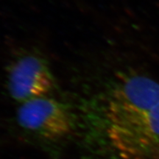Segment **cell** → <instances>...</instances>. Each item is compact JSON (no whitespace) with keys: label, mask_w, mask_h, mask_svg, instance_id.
Segmentation results:
<instances>
[{"label":"cell","mask_w":159,"mask_h":159,"mask_svg":"<svg viewBox=\"0 0 159 159\" xmlns=\"http://www.w3.org/2000/svg\"><path fill=\"white\" fill-rule=\"evenodd\" d=\"M159 103V82L145 75L119 73L86 115L94 143L124 127Z\"/></svg>","instance_id":"6da1fadb"},{"label":"cell","mask_w":159,"mask_h":159,"mask_svg":"<svg viewBox=\"0 0 159 159\" xmlns=\"http://www.w3.org/2000/svg\"><path fill=\"white\" fill-rule=\"evenodd\" d=\"M97 144L115 159H159V103Z\"/></svg>","instance_id":"7a4b0ae2"},{"label":"cell","mask_w":159,"mask_h":159,"mask_svg":"<svg viewBox=\"0 0 159 159\" xmlns=\"http://www.w3.org/2000/svg\"><path fill=\"white\" fill-rule=\"evenodd\" d=\"M16 120L24 130L48 142L62 140L76 128V120L69 107L49 97L21 103Z\"/></svg>","instance_id":"3957f363"},{"label":"cell","mask_w":159,"mask_h":159,"mask_svg":"<svg viewBox=\"0 0 159 159\" xmlns=\"http://www.w3.org/2000/svg\"><path fill=\"white\" fill-rule=\"evenodd\" d=\"M7 89L11 97L20 104L48 97L56 80L45 59L39 55H21L7 68Z\"/></svg>","instance_id":"277c9868"}]
</instances>
